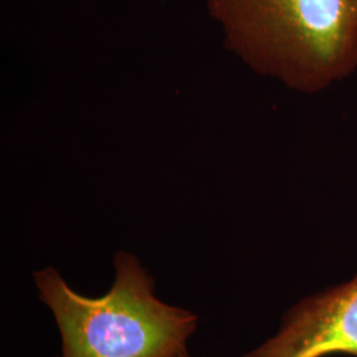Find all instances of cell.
Listing matches in <instances>:
<instances>
[{"instance_id":"1","label":"cell","mask_w":357,"mask_h":357,"mask_svg":"<svg viewBox=\"0 0 357 357\" xmlns=\"http://www.w3.org/2000/svg\"><path fill=\"white\" fill-rule=\"evenodd\" d=\"M113 265L114 282L97 298L76 291L57 268L33 273L38 299L61 339L54 357H178L187 351L199 317L159 299L137 255L119 250Z\"/></svg>"},{"instance_id":"2","label":"cell","mask_w":357,"mask_h":357,"mask_svg":"<svg viewBox=\"0 0 357 357\" xmlns=\"http://www.w3.org/2000/svg\"><path fill=\"white\" fill-rule=\"evenodd\" d=\"M227 47L301 91L357 69V0H208Z\"/></svg>"},{"instance_id":"3","label":"cell","mask_w":357,"mask_h":357,"mask_svg":"<svg viewBox=\"0 0 357 357\" xmlns=\"http://www.w3.org/2000/svg\"><path fill=\"white\" fill-rule=\"evenodd\" d=\"M357 357V274L290 307L278 330L240 357Z\"/></svg>"},{"instance_id":"4","label":"cell","mask_w":357,"mask_h":357,"mask_svg":"<svg viewBox=\"0 0 357 357\" xmlns=\"http://www.w3.org/2000/svg\"><path fill=\"white\" fill-rule=\"evenodd\" d=\"M178 357H195V356H192L191 354H190V352H188V349H187V351H184V352H183V354H180V355H178Z\"/></svg>"}]
</instances>
